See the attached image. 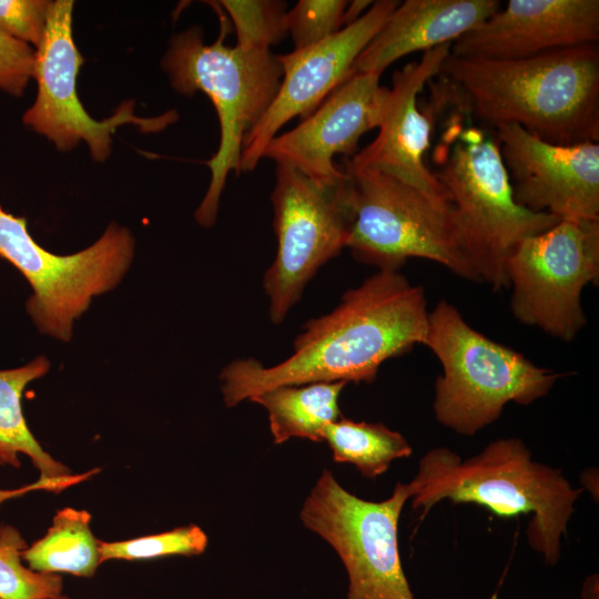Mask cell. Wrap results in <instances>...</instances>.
I'll return each instance as SVG.
<instances>
[{"mask_svg": "<svg viewBox=\"0 0 599 599\" xmlns=\"http://www.w3.org/2000/svg\"><path fill=\"white\" fill-rule=\"evenodd\" d=\"M425 290L399 272L378 271L343 295L328 314L309 319L290 357L271 367L235 359L221 374L227 407L264 390L319 382L372 383L380 365L424 343Z\"/></svg>", "mask_w": 599, "mask_h": 599, "instance_id": "6da1fadb", "label": "cell"}, {"mask_svg": "<svg viewBox=\"0 0 599 599\" xmlns=\"http://www.w3.org/2000/svg\"><path fill=\"white\" fill-rule=\"evenodd\" d=\"M433 87L430 108L438 136L433 175L445 190L453 221L477 282L508 288L507 262L524 238L560 219L520 206L514 197L495 129L479 122L459 90L443 77Z\"/></svg>", "mask_w": 599, "mask_h": 599, "instance_id": "7a4b0ae2", "label": "cell"}, {"mask_svg": "<svg viewBox=\"0 0 599 599\" xmlns=\"http://www.w3.org/2000/svg\"><path fill=\"white\" fill-rule=\"evenodd\" d=\"M474 116L496 129L517 124L558 145L599 140V48L583 44L517 60L449 55L438 73Z\"/></svg>", "mask_w": 599, "mask_h": 599, "instance_id": "3957f363", "label": "cell"}, {"mask_svg": "<svg viewBox=\"0 0 599 599\" xmlns=\"http://www.w3.org/2000/svg\"><path fill=\"white\" fill-rule=\"evenodd\" d=\"M408 488L423 517L444 499L476 504L500 517L531 515L528 544L550 565L560 558L561 538L582 491L560 469L535 461L518 438L494 440L467 459L434 448L422 457Z\"/></svg>", "mask_w": 599, "mask_h": 599, "instance_id": "277c9868", "label": "cell"}, {"mask_svg": "<svg viewBox=\"0 0 599 599\" xmlns=\"http://www.w3.org/2000/svg\"><path fill=\"white\" fill-rule=\"evenodd\" d=\"M220 22V34L212 44H205L202 30L192 27L170 41L162 61L174 90L185 95L205 93L219 116V149L206 162L211 181L194 214L204 227L215 223L229 173L242 172L244 138L266 112L283 77L271 50L225 45L229 23L222 14Z\"/></svg>", "mask_w": 599, "mask_h": 599, "instance_id": "5b68a950", "label": "cell"}, {"mask_svg": "<svg viewBox=\"0 0 599 599\" xmlns=\"http://www.w3.org/2000/svg\"><path fill=\"white\" fill-rule=\"evenodd\" d=\"M423 345L443 369L435 382V418L464 436L493 424L508 403L529 405L546 396L560 377L473 328L445 300L429 311Z\"/></svg>", "mask_w": 599, "mask_h": 599, "instance_id": "8992f818", "label": "cell"}, {"mask_svg": "<svg viewBox=\"0 0 599 599\" xmlns=\"http://www.w3.org/2000/svg\"><path fill=\"white\" fill-rule=\"evenodd\" d=\"M134 250L129 229L112 223L89 247L70 255L54 254L33 240L24 217L0 205V257L29 282L32 295L26 308L37 329L64 343L92 298L120 284Z\"/></svg>", "mask_w": 599, "mask_h": 599, "instance_id": "52a82bcc", "label": "cell"}, {"mask_svg": "<svg viewBox=\"0 0 599 599\" xmlns=\"http://www.w3.org/2000/svg\"><path fill=\"white\" fill-rule=\"evenodd\" d=\"M345 173L351 179L354 207L346 247L356 261L378 271L398 272L407 260L425 258L477 282L450 205L440 206L417 189L382 173Z\"/></svg>", "mask_w": 599, "mask_h": 599, "instance_id": "ba28073f", "label": "cell"}, {"mask_svg": "<svg viewBox=\"0 0 599 599\" xmlns=\"http://www.w3.org/2000/svg\"><path fill=\"white\" fill-rule=\"evenodd\" d=\"M271 200L274 211L276 256L263 276L270 319L284 322L316 272L347 245L354 222L348 174L318 183L300 171L276 164Z\"/></svg>", "mask_w": 599, "mask_h": 599, "instance_id": "9c48e42d", "label": "cell"}, {"mask_svg": "<svg viewBox=\"0 0 599 599\" xmlns=\"http://www.w3.org/2000/svg\"><path fill=\"white\" fill-rule=\"evenodd\" d=\"M408 499V484L397 483L389 498L369 501L346 490L327 469L317 479L300 518L343 561L346 599H414L398 547V520Z\"/></svg>", "mask_w": 599, "mask_h": 599, "instance_id": "30bf717a", "label": "cell"}, {"mask_svg": "<svg viewBox=\"0 0 599 599\" xmlns=\"http://www.w3.org/2000/svg\"><path fill=\"white\" fill-rule=\"evenodd\" d=\"M507 275L514 317L572 341L587 324L582 290L599 280V220L562 219L524 238L508 258Z\"/></svg>", "mask_w": 599, "mask_h": 599, "instance_id": "8fae6325", "label": "cell"}, {"mask_svg": "<svg viewBox=\"0 0 599 599\" xmlns=\"http://www.w3.org/2000/svg\"><path fill=\"white\" fill-rule=\"evenodd\" d=\"M72 0L51 2L43 39L35 49L37 98L22 121L61 151L87 142L91 156L103 162L111 154L112 134L120 125L132 123L143 132H154L175 121L176 113L141 118L134 114V103L125 101L110 118L102 121L91 118L77 92L83 57L72 35Z\"/></svg>", "mask_w": 599, "mask_h": 599, "instance_id": "7c38bea8", "label": "cell"}, {"mask_svg": "<svg viewBox=\"0 0 599 599\" xmlns=\"http://www.w3.org/2000/svg\"><path fill=\"white\" fill-rule=\"evenodd\" d=\"M398 4L397 0L374 1L359 19L323 41L277 55L282 81L266 112L244 138L241 171H253L290 120L306 118L351 77L355 60Z\"/></svg>", "mask_w": 599, "mask_h": 599, "instance_id": "4fadbf2b", "label": "cell"}, {"mask_svg": "<svg viewBox=\"0 0 599 599\" xmlns=\"http://www.w3.org/2000/svg\"><path fill=\"white\" fill-rule=\"evenodd\" d=\"M515 201L558 219L599 220V143L558 145L517 124L495 129Z\"/></svg>", "mask_w": 599, "mask_h": 599, "instance_id": "5bb4252c", "label": "cell"}, {"mask_svg": "<svg viewBox=\"0 0 599 599\" xmlns=\"http://www.w3.org/2000/svg\"><path fill=\"white\" fill-rule=\"evenodd\" d=\"M451 43L425 51L393 74L392 88L384 103L378 134L352 158H345V172L372 171L399 180L447 207L448 197L426 164L432 146L433 122L418 108V95L436 78L450 53Z\"/></svg>", "mask_w": 599, "mask_h": 599, "instance_id": "9a60e30c", "label": "cell"}, {"mask_svg": "<svg viewBox=\"0 0 599 599\" xmlns=\"http://www.w3.org/2000/svg\"><path fill=\"white\" fill-rule=\"evenodd\" d=\"M380 74H352L295 128L276 135L263 158L288 165L309 179L332 184L346 173L334 163L336 154L352 158L361 136L378 128L388 93Z\"/></svg>", "mask_w": 599, "mask_h": 599, "instance_id": "2e32d148", "label": "cell"}, {"mask_svg": "<svg viewBox=\"0 0 599 599\" xmlns=\"http://www.w3.org/2000/svg\"><path fill=\"white\" fill-rule=\"evenodd\" d=\"M598 0H509L456 39L450 54L467 59L517 60L597 44Z\"/></svg>", "mask_w": 599, "mask_h": 599, "instance_id": "e0dca14e", "label": "cell"}, {"mask_svg": "<svg viewBox=\"0 0 599 599\" xmlns=\"http://www.w3.org/2000/svg\"><path fill=\"white\" fill-rule=\"evenodd\" d=\"M498 0H406L355 60L351 75L380 74L398 59L428 51L474 29L501 8Z\"/></svg>", "mask_w": 599, "mask_h": 599, "instance_id": "ac0fdd59", "label": "cell"}, {"mask_svg": "<svg viewBox=\"0 0 599 599\" xmlns=\"http://www.w3.org/2000/svg\"><path fill=\"white\" fill-rule=\"evenodd\" d=\"M50 368L44 356L23 366L0 369V465L20 466L19 454L28 456L39 470L41 480L73 486L98 470L77 476L43 450L30 432L22 410V393L28 384L43 377Z\"/></svg>", "mask_w": 599, "mask_h": 599, "instance_id": "d6986e66", "label": "cell"}, {"mask_svg": "<svg viewBox=\"0 0 599 599\" xmlns=\"http://www.w3.org/2000/svg\"><path fill=\"white\" fill-rule=\"evenodd\" d=\"M346 382L285 385L264 390L248 400L268 414L276 445L298 437L322 443L324 429L342 417L338 398Z\"/></svg>", "mask_w": 599, "mask_h": 599, "instance_id": "ffe728a7", "label": "cell"}, {"mask_svg": "<svg viewBox=\"0 0 599 599\" xmlns=\"http://www.w3.org/2000/svg\"><path fill=\"white\" fill-rule=\"evenodd\" d=\"M90 520L87 510H60L45 536L22 550L21 559L33 571L92 577L101 561L99 540L91 532Z\"/></svg>", "mask_w": 599, "mask_h": 599, "instance_id": "44dd1931", "label": "cell"}, {"mask_svg": "<svg viewBox=\"0 0 599 599\" xmlns=\"http://www.w3.org/2000/svg\"><path fill=\"white\" fill-rule=\"evenodd\" d=\"M323 440L328 444L334 461L354 465L366 478L380 476L394 460L413 453L406 438L384 424L343 416L324 429Z\"/></svg>", "mask_w": 599, "mask_h": 599, "instance_id": "7402d4cb", "label": "cell"}, {"mask_svg": "<svg viewBox=\"0 0 599 599\" xmlns=\"http://www.w3.org/2000/svg\"><path fill=\"white\" fill-rule=\"evenodd\" d=\"M21 534L10 525L0 526V599H47L62 595L63 580L24 567L21 552L27 548Z\"/></svg>", "mask_w": 599, "mask_h": 599, "instance_id": "603a6c76", "label": "cell"}, {"mask_svg": "<svg viewBox=\"0 0 599 599\" xmlns=\"http://www.w3.org/2000/svg\"><path fill=\"white\" fill-rule=\"evenodd\" d=\"M242 49H268L287 34L286 2L278 0H223Z\"/></svg>", "mask_w": 599, "mask_h": 599, "instance_id": "cb8c5ba5", "label": "cell"}, {"mask_svg": "<svg viewBox=\"0 0 599 599\" xmlns=\"http://www.w3.org/2000/svg\"><path fill=\"white\" fill-rule=\"evenodd\" d=\"M207 546V536L196 525L179 527L158 535L106 542L99 540L100 561L143 560L171 555L194 556Z\"/></svg>", "mask_w": 599, "mask_h": 599, "instance_id": "d4e9b609", "label": "cell"}, {"mask_svg": "<svg viewBox=\"0 0 599 599\" xmlns=\"http://www.w3.org/2000/svg\"><path fill=\"white\" fill-rule=\"evenodd\" d=\"M347 4L345 0H300L286 13L294 50L311 47L338 32L344 26Z\"/></svg>", "mask_w": 599, "mask_h": 599, "instance_id": "484cf974", "label": "cell"}, {"mask_svg": "<svg viewBox=\"0 0 599 599\" xmlns=\"http://www.w3.org/2000/svg\"><path fill=\"white\" fill-rule=\"evenodd\" d=\"M52 1L0 0V30L8 35L32 44L42 42Z\"/></svg>", "mask_w": 599, "mask_h": 599, "instance_id": "4316f807", "label": "cell"}, {"mask_svg": "<svg viewBox=\"0 0 599 599\" xmlns=\"http://www.w3.org/2000/svg\"><path fill=\"white\" fill-rule=\"evenodd\" d=\"M35 50L0 30V89L21 97L34 75Z\"/></svg>", "mask_w": 599, "mask_h": 599, "instance_id": "83f0119b", "label": "cell"}, {"mask_svg": "<svg viewBox=\"0 0 599 599\" xmlns=\"http://www.w3.org/2000/svg\"><path fill=\"white\" fill-rule=\"evenodd\" d=\"M68 487L69 486L62 483L39 479L38 481L31 485L21 487L19 489H13V490L0 489V505L6 500L19 497L28 491L40 489V490L59 493Z\"/></svg>", "mask_w": 599, "mask_h": 599, "instance_id": "f1b7e54d", "label": "cell"}, {"mask_svg": "<svg viewBox=\"0 0 599 599\" xmlns=\"http://www.w3.org/2000/svg\"><path fill=\"white\" fill-rule=\"evenodd\" d=\"M374 1L369 0H354L348 2L343 18L344 27L355 22L359 19L373 4Z\"/></svg>", "mask_w": 599, "mask_h": 599, "instance_id": "f546056e", "label": "cell"}, {"mask_svg": "<svg viewBox=\"0 0 599 599\" xmlns=\"http://www.w3.org/2000/svg\"><path fill=\"white\" fill-rule=\"evenodd\" d=\"M47 599H69V598L67 596L60 595L58 597L47 598Z\"/></svg>", "mask_w": 599, "mask_h": 599, "instance_id": "4dcf8cb0", "label": "cell"}]
</instances>
